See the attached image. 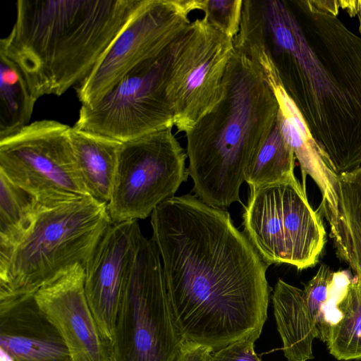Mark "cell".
Returning a JSON list of instances; mask_svg holds the SVG:
<instances>
[{"mask_svg":"<svg viewBox=\"0 0 361 361\" xmlns=\"http://www.w3.org/2000/svg\"><path fill=\"white\" fill-rule=\"evenodd\" d=\"M176 325L217 350L259 337L271 289L268 265L222 208L195 195L171 197L151 214Z\"/></svg>","mask_w":361,"mask_h":361,"instance_id":"obj_1","label":"cell"},{"mask_svg":"<svg viewBox=\"0 0 361 361\" xmlns=\"http://www.w3.org/2000/svg\"><path fill=\"white\" fill-rule=\"evenodd\" d=\"M235 39L261 47L337 174L361 166V37L310 0H244Z\"/></svg>","mask_w":361,"mask_h":361,"instance_id":"obj_2","label":"cell"},{"mask_svg":"<svg viewBox=\"0 0 361 361\" xmlns=\"http://www.w3.org/2000/svg\"><path fill=\"white\" fill-rule=\"evenodd\" d=\"M143 0H18L0 52L20 68L37 99L83 81Z\"/></svg>","mask_w":361,"mask_h":361,"instance_id":"obj_3","label":"cell"},{"mask_svg":"<svg viewBox=\"0 0 361 361\" xmlns=\"http://www.w3.org/2000/svg\"><path fill=\"white\" fill-rule=\"evenodd\" d=\"M278 111L259 66L235 49L220 99L185 134L195 196L222 209L240 200L246 170L275 125Z\"/></svg>","mask_w":361,"mask_h":361,"instance_id":"obj_4","label":"cell"},{"mask_svg":"<svg viewBox=\"0 0 361 361\" xmlns=\"http://www.w3.org/2000/svg\"><path fill=\"white\" fill-rule=\"evenodd\" d=\"M112 224L107 205L89 195L39 202L31 227L0 268V314L34 297L71 267L85 268Z\"/></svg>","mask_w":361,"mask_h":361,"instance_id":"obj_5","label":"cell"},{"mask_svg":"<svg viewBox=\"0 0 361 361\" xmlns=\"http://www.w3.org/2000/svg\"><path fill=\"white\" fill-rule=\"evenodd\" d=\"M183 340L159 251L152 239L143 236L118 305L109 361H173Z\"/></svg>","mask_w":361,"mask_h":361,"instance_id":"obj_6","label":"cell"},{"mask_svg":"<svg viewBox=\"0 0 361 361\" xmlns=\"http://www.w3.org/2000/svg\"><path fill=\"white\" fill-rule=\"evenodd\" d=\"M243 224V232L268 266L313 267L326 242L321 217L295 177L250 189Z\"/></svg>","mask_w":361,"mask_h":361,"instance_id":"obj_7","label":"cell"},{"mask_svg":"<svg viewBox=\"0 0 361 361\" xmlns=\"http://www.w3.org/2000/svg\"><path fill=\"white\" fill-rule=\"evenodd\" d=\"M177 38L133 68L93 105H82L73 126L121 142L173 127L169 85Z\"/></svg>","mask_w":361,"mask_h":361,"instance_id":"obj_8","label":"cell"},{"mask_svg":"<svg viewBox=\"0 0 361 361\" xmlns=\"http://www.w3.org/2000/svg\"><path fill=\"white\" fill-rule=\"evenodd\" d=\"M173 127L121 143L107 210L113 224L144 219L175 196L189 176Z\"/></svg>","mask_w":361,"mask_h":361,"instance_id":"obj_9","label":"cell"},{"mask_svg":"<svg viewBox=\"0 0 361 361\" xmlns=\"http://www.w3.org/2000/svg\"><path fill=\"white\" fill-rule=\"evenodd\" d=\"M71 128L36 121L1 140L0 173L42 203L89 195L76 165Z\"/></svg>","mask_w":361,"mask_h":361,"instance_id":"obj_10","label":"cell"},{"mask_svg":"<svg viewBox=\"0 0 361 361\" xmlns=\"http://www.w3.org/2000/svg\"><path fill=\"white\" fill-rule=\"evenodd\" d=\"M201 0H143L89 75L75 87L92 106L133 68L167 48L190 25Z\"/></svg>","mask_w":361,"mask_h":361,"instance_id":"obj_11","label":"cell"},{"mask_svg":"<svg viewBox=\"0 0 361 361\" xmlns=\"http://www.w3.org/2000/svg\"><path fill=\"white\" fill-rule=\"evenodd\" d=\"M234 49L233 39L204 16L191 22L177 38L169 93L178 132L186 134L219 101Z\"/></svg>","mask_w":361,"mask_h":361,"instance_id":"obj_12","label":"cell"},{"mask_svg":"<svg viewBox=\"0 0 361 361\" xmlns=\"http://www.w3.org/2000/svg\"><path fill=\"white\" fill-rule=\"evenodd\" d=\"M334 273L322 264L304 289L279 279L272 302L283 351L288 361L313 359L315 338L326 342L335 302L331 304ZM336 301V300H335Z\"/></svg>","mask_w":361,"mask_h":361,"instance_id":"obj_13","label":"cell"},{"mask_svg":"<svg viewBox=\"0 0 361 361\" xmlns=\"http://www.w3.org/2000/svg\"><path fill=\"white\" fill-rule=\"evenodd\" d=\"M143 236L137 221L112 224L85 268L86 298L101 334L109 345L121 295Z\"/></svg>","mask_w":361,"mask_h":361,"instance_id":"obj_14","label":"cell"},{"mask_svg":"<svg viewBox=\"0 0 361 361\" xmlns=\"http://www.w3.org/2000/svg\"><path fill=\"white\" fill-rule=\"evenodd\" d=\"M85 276V267L76 264L42 286L35 299L63 340L71 361H109V345L86 298Z\"/></svg>","mask_w":361,"mask_h":361,"instance_id":"obj_15","label":"cell"},{"mask_svg":"<svg viewBox=\"0 0 361 361\" xmlns=\"http://www.w3.org/2000/svg\"><path fill=\"white\" fill-rule=\"evenodd\" d=\"M264 75L278 102L277 123L281 133L299 162L302 187L305 190L306 178L309 175L321 192L319 209L324 216L333 214L336 208L338 175L313 137L300 111L284 90L276 71L269 68L264 71Z\"/></svg>","mask_w":361,"mask_h":361,"instance_id":"obj_16","label":"cell"},{"mask_svg":"<svg viewBox=\"0 0 361 361\" xmlns=\"http://www.w3.org/2000/svg\"><path fill=\"white\" fill-rule=\"evenodd\" d=\"M0 348L14 361H71L63 340L35 296L0 314Z\"/></svg>","mask_w":361,"mask_h":361,"instance_id":"obj_17","label":"cell"},{"mask_svg":"<svg viewBox=\"0 0 361 361\" xmlns=\"http://www.w3.org/2000/svg\"><path fill=\"white\" fill-rule=\"evenodd\" d=\"M336 208L325 218L336 255L361 278V166L338 175Z\"/></svg>","mask_w":361,"mask_h":361,"instance_id":"obj_18","label":"cell"},{"mask_svg":"<svg viewBox=\"0 0 361 361\" xmlns=\"http://www.w3.org/2000/svg\"><path fill=\"white\" fill-rule=\"evenodd\" d=\"M70 137L76 165L89 195L107 205L122 142L74 126L71 128Z\"/></svg>","mask_w":361,"mask_h":361,"instance_id":"obj_19","label":"cell"},{"mask_svg":"<svg viewBox=\"0 0 361 361\" xmlns=\"http://www.w3.org/2000/svg\"><path fill=\"white\" fill-rule=\"evenodd\" d=\"M326 342L338 360L361 359V278L349 282L336 300Z\"/></svg>","mask_w":361,"mask_h":361,"instance_id":"obj_20","label":"cell"},{"mask_svg":"<svg viewBox=\"0 0 361 361\" xmlns=\"http://www.w3.org/2000/svg\"><path fill=\"white\" fill-rule=\"evenodd\" d=\"M0 268L31 227L39 202L0 173Z\"/></svg>","mask_w":361,"mask_h":361,"instance_id":"obj_21","label":"cell"},{"mask_svg":"<svg viewBox=\"0 0 361 361\" xmlns=\"http://www.w3.org/2000/svg\"><path fill=\"white\" fill-rule=\"evenodd\" d=\"M35 102L20 68L0 52V140L29 124Z\"/></svg>","mask_w":361,"mask_h":361,"instance_id":"obj_22","label":"cell"},{"mask_svg":"<svg viewBox=\"0 0 361 361\" xmlns=\"http://www.w3.org/2000/svg\"><path fill=\"white\" fill-rule=\"evenodd\" d=\"M295 156L283 137L277 119L267 138L248 166L245 182L250 189L291 179L295 176Z\"/></svg>","mask_w":361,"mask_h":361,"instance_id":"obj_23","label":"cell"},{"mask_svg":"<svg viewBox=\"0 0 361 361\" xmlns=\"http://www.w3.org/2000/svg\"><path fill=\"white\" fill-rule=\"evenodd\" d=\"M243 0H202L201 11L208 22L233 38L240 25Z\"/></svg>","mask_w":361,"mask_h":361,"instance_id":"obj_24","label":"cell"},{"mask_svg":"<svg viewBox=\"0 0 361 361\" xmlns=\"http://www.w3.org/2000/svg\"><path fill=\"white\" fill-rule=\"evenodd\" d=\"M253 338H243L213 352L211 361H262L254 349Z\"/></svg>","mask_w":361,"mask_h":361,"instance_id":"obj_25","label":"cell"},{"mask_svg":"<svg viewBox=\"0 0 361 361\" xmlns=\"http://www.w3.org/2000/svg\"><path fill=\"white\" fill-rule=\"evenodd\" d=\"M214 351L209 345L183 338L173 361H211Z\"/></svg>","mask_w":361,"mask_h":361,"instance_id":"obj_26","label":"cell"},{"mask_svg":"<svg viewBox=\"0 0 361 361\" xmlns=\"http://www.w3.org/2000/svg\"><path fill=\"white\" fill-rule=\"evenodd\" d=\"M310 3L319 11L337 16L340 4L336 0H310Z\"/></svg>","mask_w":361,"mask_h":361,"instance_id":"obj_27","label":"cell"},{"mask_svg":"<svg viewBox=\"0 0 361 361\" xmlns=\"http://www.w3.org/2000/svg\"><path fill=\"white\" fill-rule=\"evenodd\" d=\"M340 7L346 9L351 16H357L360 21V31L361 32V0H341L339 1Z\"/></svg>","mask_w":361,"mask_h":361,"instance_id":"obj_28","label":"cell"}]
</instances>
